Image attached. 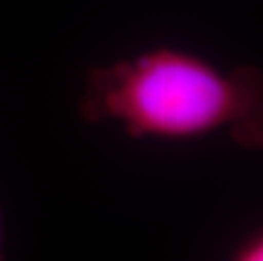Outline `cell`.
Listing matches in <instances>:
<instances>
[{"mask_svg":"<svg viewBox=\"0 0 263 261\" xmlns=\"http://www.w3.org/2000/svg\"><path fill=\"white\" fill-rule=\"evenodd\" d=\"M78 112L133 139L192 141L224 134L263 149V70H222L185 49L158 46L88 70Z\"/></svg>","mask_w":263,"mask_h":261,"instance_id":"1","label":"cell"},{"mask_svg":"<svg viewBox=\"0 0 263 261\" xmlns=\"http://www.w3.org/2000/svg\"><path fill=\"white\" fill-rule=\"evenodd\" d=\"M238 261H263V229L243 241L234 251Z\"/></svg>","mask_w":263,"mask_h":261,"instance_id":"2","label":"cell"},{"mask_svg":"<svg viewBox=\"0 0 263 261\" xmlns=\"http://www.w3.org/2000/svg\"><path fill=\"white\" fill-rule=\"evenodd\" d=\"M2 244H4V226H2V215H0V259H2Z\"/></svg>","mask_w":263,"mask_h":261,"instance_id":"3","label":"cell"}]
</instances>
